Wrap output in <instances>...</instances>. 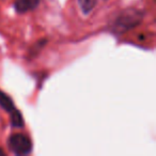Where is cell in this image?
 Returning <instances> with one entry per match:
<instances>
[{"instance_id": "6da1fadb", "label": "cell", "mask_w": 156, "mask_h": 156, "mask_svg": "<svg viewBox=\"0 0 156 156\" xmlns=\"http://www.w3.org/2000/svg\"><path fill=\"white\" fill-rule=\"evenodd\" d=\"M143 16H144V13L135 8L124 10L111 23L110 31L117 35L123 34L129 31L130 29H134L135 27L138 26L142 22Z\"/></svg>"}, {"instance_id": "7a4b0ae2", "label": "cell", "mask_w": 156, "mask_h": 156, "mask_svg": "<svg viewBox=\"0 0 156 156\" xmlns=\"http://www.w3.org/2000/svg\"><path fill=\"white\" fill-rule=\"evenodd\" d=\"M8 145L16 155H28L32 151V142L30 138L20 133L11 135L8 139Z\"/></svg>"}, {"instance_id": "3957f363", "label": "cell", "mask_w": 156, "mask_h": 156, "mask_svg": "<svg viewBox=\"0 0 156 156\" xmlns=\"http://www.w3.org/2000/svg\"><path fill=\"white\" fill-rule=\"evenodd\" d=\"M41 0H14V9L17 13H26L37 9Z\"/></svg>"}, {"instance_id": "277c9868", "label": "cell", "mask_w": 156, "mask_h": 156, "mask_svg": "<svg viewBox=\"0 0 156 156\" xmlns=\"http://www.w3.org/2000/svg\"><path fill=\"white\" fill-rule=\"evenodd\" d=\"M0 107L9 113H11L14 109H16L13 100L7 93L1 91V90H0Z\"/></svg>"}, {"instance_id": "5b68a950", "label": "cell", "mask_w": 156, "mask_h": 156, "mask_svg": "<svg viewBox=\"0 0 156 156\" xmlns=\"http://www.w3.org/2000/svg\"><path fill=\"white\" fill-rule=\"evenodd\" d=\"M78 1V7L80 9V11L83 12V14L88 15L90 14L93 9L95 8L98 0H77Z\"/></svg>"}, {"instance_id": "8992f818", "label": "cell", "mask_w": 156, "mask_h": 156, "mask_svg": "<svg viewBox=\"0 0 156 156\" xmlns=\"http://www.w3.org/2000/svg\"><path fill=\"white\" fill-rule=\"evenodd\" d=\"M10 115H11V124L13 127L16 128L24 127V118H23L22 113L20 111L14 109Z\"/></svg>"}, {"instance_id": "52a82bcc", "label": "cell", "mask_w": 156, "mask_h": 156, "mask_svg": "<svg viewBox=\"0 0 156 156\" xmlns=\"http://www.w3.org/2000/svg\"><path fill=\"white\" fill-rule=\"evenodd\" d=\"M5 151H3L2 149H1V147H0V155H5Z\"/></svg>"}]
</instances>
